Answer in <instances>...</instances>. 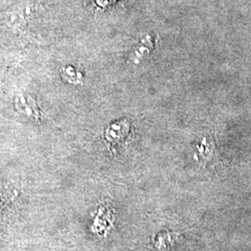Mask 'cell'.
Masks as SVG:
<instances>
[{
    "mask_svg": "<svg viewBox=\"0 0 251 251\" xmlns=\"http://www.w3.org/2000/svg\"><path fill=\"white\" fill-rule=\"evenodd\" d=\"M16 107L21 114L26 115L27 117H39L35 100L31 96H20L16 100Z\"/></svg>",
    "mask_w": 251,
    "mask_h": 251,
    "instance_id": "1",
    "label": "cell"
}]
</instances>
